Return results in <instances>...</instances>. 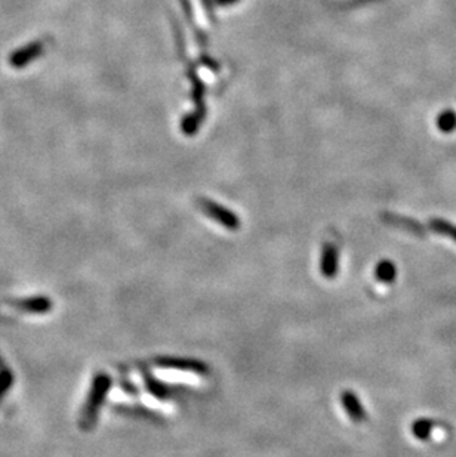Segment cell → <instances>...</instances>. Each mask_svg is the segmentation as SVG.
<instances>
[{
	"label": "cell",
	"mask_w": 456,
	"mask_h": 457,
	"mask_svg": "<svg viewBox=\"0 0 456 457\" xmlns=\"http://www.w3.org/2000/svg\"><path fill=\"white\" fill-rule=\"evenodd\" d=\"M14 307L19 311L30 312V314H46L52 309V301L46 296H34V298H26L21 301H17Z\"/></svg>",
	"instance_id": "obj_8"
},
{
	"label": "cell",
	"mask_w": 456,
	"mask_h": 457,
	"mask_svg": "<svg viewBox=\"0 0 456 457\" xmlns=\"http://www.w3.org/2000/svg\"><path fill=\"white\" fill-rule=\"evenodd\" d=\"M435 234L449 237L453 241H456V225H452L450 222L444 219H433L428 225Z\"/></svg>",
	"instance_id": "obj_11"
},
{
	"label": "cell",
	"mask_w": 456,
	"mask_h": 457,
	"mask_svg": "<svg viewBox=\"0 0 456 457\" xmlns=\"http://www.w3.org/2000/svg\"><path fill=\"white\" fill-rule=\"evenodd\" d=\"M385 221H387V223H391V225H394V227L406 230L417 236H422L425 232V228L421 225L419 222L409 219V218H403V216H397V215H385Z\"/></svg>",
	"instance_id": "obj_9"
},
{
	"label": "cell",
	"mask_w": 456,
	"mask_h": 457,
	"mask_svg": "<svg viewBox=\"0 0 456 457\" xmlns=\"http://www.w3.org/2000/svg\"><path fill=\"white\" fill-rule=\"evenodd\" d=\"M199 206L205 215H208L210 219L218 222L219 225H222L224 228H227L230 231H236L240 228L239 218L232 212L227 210L226 207L215 205V203H212L209 200H200Z\"/></svg>",
	"instance_id": "obj_2"
},
{
	"label": "cell",
	"mask_w": 456,
	"mask_h": 457,
	"mask_svg": "<svg viewBox=\"0 0 456 457\" xmlns=\"http://www.w3.org/2000/svg\"><path fill=\"white\" fill-rule=\"evenodd\" d=\"M341 404L353 422L361 423L363 420H366V410H364L360 398L354 392L344 391L341 394Z\"/></svg>",
	"instance_id": "obj_6"
},
{
	"label": "cell",
	"mask_w": 456,
	"mask_h": 457,
	"mask_svg": "<svg viewBox=\"0 0 456 457\" xmlns=\"http://www.w3.org/2000/svg\"><path fill=\"white\" fill-rule=\"evenodd\" d=\"M156 365L160 369H170V370H181V372H191L196 374H208L209 367L208 364L199 360L192 358H181V357H159L155 360Z\"/></svg>",
	"instance_id": "obj_3"
},
{
	"label": "cell",
	"mask_w": 456,
	"mask_h": 457,
	"mask_svg": "<svg viewBox=\"0 0 456 457\" xmlns=\"http://www.w3.org/2000/svg\"><path fill=\"white\" fill-rule=\"evenodd\" d=\"M43 50H45V45L42 42L28 43L23 48L14 50L11 57H9V64L17 70L24 68L26 65L32 64L34 59H37L40 55H42Z\"/></svg>",
	"instance_id": "obj_5"
},
{
	"label": "cell",
	"mask_w": 456,
	"mask_h": 457,
	"mask_svg": "<svg viewBox=\"0 0 456 457\" xmlns=\"http://www.w3.org/2000/svg\"><path fill=\"white\" fill-rule=\"evenodd\" d=\"M434 428V423L428 419H419L412 425V432L418 440H428Z\"/></svg>",
	"instance_id": "obj_12"
},
{
	"label": "cell",
	"mask_w": 456,
	"mask_h": 457,
	"mask_svg": "<svg viewBox=\"0 0 456 457\" xmlns=\"http://www.w3.org/2000/svg\"><path fill=\"white\" fill-rule=\"evenodd\" d=\"M375 277L379 283L390 284L397 277V270L396 265L391 261H381L377 268H375Z\"/></svg>",
	"instance_id": "obj_10"
},
{
	"label": "cell",
	"mask_w": 456,
	"mask_h": 457,
	"mask_svg": "<svg viewBox=\"0 0 456 457\" xmlns=\"http://www.w3.org/2000/svg\"><path fill=\"white\" fill-rule=\"evenodd\" d=\"M319 268H320V274L326 280H332L338 276L339 249L337 245H333V243H326V245L321 247Z\"/></svg>",
	"instance_id": "obj_4"
},
{
	"label": "cell",
	"mask_w": 456,
	"mask_h": 457,
	"mask_svg": "<svg viewBox=\"0 0 456 457\" xmlns=\"http://www.w3.org/2000/svg\"><path fill=\"white\" fill-rule=\"evenodd\" d=\"M111 382L113 380H111L110 376L104 372H99L95 374L92 385H90L86 403L82 409V414H80L79 419L80 429L90 431L95 426L101 407L104 405L107 395L111 389Z\"/></svg>",
	"instance_id": "obj_1"
},
{
	"label": "cell",
	"mask_w": 456,
	"mask_h": 457,
	"mask_svg": "<svg viewBox=\"0 0 456 457\" xmlns=\"http://www.w3.org/2000/svg\"><path fill=\"white\" fill-rule=\"evenodd\" d=\"M12 382H14V376L11 370L0 363V400H2L8 394V391L11 389Z\"/></svg>",
	"instance_id": "obj_13"
},
{
	"label": "cell",
	"mask_w": 456,
	"mask_h": 457,
	"mask_svg": "<svg viewBox=\"0 0 456 457\" xmlns=\"http://www.w3.org/2000/svg\"><path fill=\"white\" fill-rule=\"evenodd\" d=\"M143 380L146 385V391L150 395H153L155 398L161 400V401L174 397V394L177 391L175 388H172V387H169V385L156 379L155 376L148 372H143Z\"/></svg>",
	"instance_id": "obj_7"
},
{
	"label": "cell",
	"mask_w": 456,
	"mask_h": 457,
	"mask_svg": "<svg viewBox=\"0 0 456 457\" xmlns=\"http://www.w3.org/2000/svg\"><path fill=\"white\" fill-rule=\"evenodd\" d=\"M120 387H121V389H123L128 394H130V395H138L139 394V391L137 389L135 385L132 382H130V380H128V379H121L120 380Z\"/></svg>",
	"instance_id": "obj_14"
}]
</instances>
